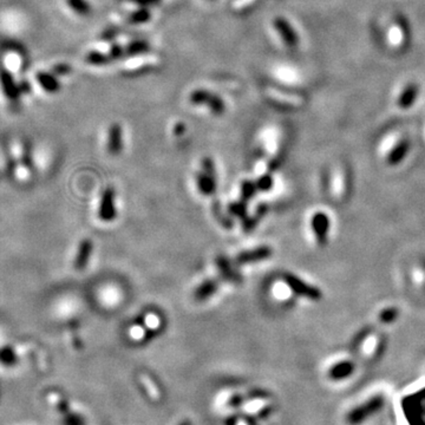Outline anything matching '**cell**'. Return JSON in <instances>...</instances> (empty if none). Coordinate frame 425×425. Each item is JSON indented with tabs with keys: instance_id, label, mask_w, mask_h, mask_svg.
I'll list each match as a JSON object with an SVG mask.
<instances>
[{
	"instance_id": "obj_1",
	"label": "cell",
	"mask_w": 425,
	"mask_h": 425,
	"mask_svg": "<svg viewBox=\"0 0 425 425\" xmlns=\"http://www.w3.org/2000/svg\"><path fill=\"white\" fill-rule=\"evenodd\" d=\"M284 280L287 286L291 288L292 292H294L299 297L311 299V300H319V299L321 298V292L319 288L311 286V285L305 282L303 280L295 276L294 274L285 273Z\"/></svg>"
},
{
	"instance_id": "obj_2",
	"label": "cell",
	"mask_w": 425,
	"mask_h": 425,
	"mask_svg": "<svg viewBox=\"0 0 425 425\" xmlns=\"http://www.w3.org/2000/svg\"><path fill=\"white\" fill-rule=\"evenodd\" d=\"M311 228L313 230L318 244H326L328 239L329 228H331V221H329L328 215L324 211L314 212L312 218H311Z\"/></svg>"
},
{
	"instance_id": "obj_3",
	"label": "cell",
	"mask_w": 425,
	"mask_h": 425,
	"mask_svg": "<svg viewBox=\"0 0 425 425\" xmlns=\"http://www.w3.org/2000/svg\"><path fill=\"white\" fill-rule=\"evenodd\" d=\"M0 86L4 96L11 102L18 101L22 95L19 82L14 79L12 72L9 69H0Z\"/></svg>"
},
{
	"instance_id": "obj_4",
	"label": "cell",
	"mask_w": 425,
	"mask_h": 425,
	"mask_svg": "<svg viewBox=\"0 0 425 425\" xmlns=\"http://www.w3.org/2000/svg\"><path fill=\"white\" fill-rule=\"evenodd\" d=\"M100 219L104 222H110L116 218V207H115V189L106 187L102 193L100 209H98Z\"/></svg>"
},
{
	"instance_id": "obj_5",
	"label": "cell",
	"mask_w": 425,
	"mask_h": 425,
	"mask_svg": "<svg viewBox=\"0 0 425 425\" xmlns=\"http://www.w3.org/2000/svg\"><path fill=\"white\" fill-rule=\"evenodd\" d=\"M273 250L268 246H260V247H256L254 249L245 250V252H241L237 256L238 265H247V264H253L257 263V261H263L266 259H269L272 256Z\"/></svg>"
},
{
	"instance_id": "obj_6",
	"label": "cell",
	"mask_w": 425,
	"mask_h": 425,
	"mask_svg": "<svg viewBox=\"0 0 425 425\" xmlns=\"http://www.w3.org/2000/svg\"><path fill=\"white\" fill-rule=\"evenodd\" d=\"M216 267H218L220 274L222 275V278L227 280L234 285H241L244 279L240 275L237 269H235L233 266H231L230 261L227 259L225 255H218L215 259Z\"/></svg>"
},
{
	"instance_id": "obj_7",
	"label": "cell",
	"mask_w": 425,
	"mask_h": 425,
	"mask_svg": "<svg viewBox=\"0 0 425 425\" xmlns=\"http://www.w3.org/2000/svg\"><path fill=\"white\" fill-rule=\"evenodd\" d=\"M92 249H93V244L90 239H84V240L79 244L77 254H76V257L74 261L75 269H77V271H83V269L88 266L91 254H92Z\"/></svg>"
},
{
	"instance_id": "obj_8",
	"label": "cell",
	"mask_w": 425,
	"mask_h": 425,
	"mask_svg": "<svg viewBox=\"0 0 425 425\" xmlns=\"http://www.w3.org/2000/svg\"><path fill=\"white\" fill-rule=\"evenodd\" d=\"M36 81L40 88L49 93H55L60 89V83L58 79V76L53 74V72L48 71H39L36 74Z\"/></svg>"
},
{
	"instance_id": "obj_9",
	"label": "cell",
	"mask_w": 425,
	"mask_h": 425,
	"mask_svg": "<svg viewBox=\"0 0 425 425\" xmlns=\"http://www.w3.org/2000/svg\"><path fill=\"white\" fill-rule=\"evenodd\" d=\"M123 131L120 124H112L109 129V136H108V151L109 154L120 155L123 148Z\"/></svg>"
},
{
	"instance_id": "obj_10",
	"label": "cell",
	"mask_w": 425,
	"mask_h": 425,
	"mask_svg": "<svg viewBox=\"0 0 425 425\" xmlns=\"http://www.w3.org/2000/svg\"><path fill=\"white\" fill-rule=\"evenodd\" d=\"M267 95H268V97L272 98L273 101L278 102V103L285 104V105L299 106L303 103L302 98L297 96V95L286 93L276 89H267Z\"/></svg>"
},
{
	"instance_id": "obj_11",
	"label": "cell",
	"mask_w": 425,
	"mask_h": 425,
	"mask_svg": "<svg viewBox=\"0 0 425 425\" xmlns=\"http://www.w3.org/2000/svg\"><path fill=\"white\" fill-rule=\"evenodd\" d=\"M219 290V284L214 279H208L200 285L195 290L194 298L197 301H204L211 298Z\"/></svg>"
},
{
	"instance_id": "obj_12",
	"label": "cell",
	"mask_w": 425,
	"mask_h": 425,
	"mask_svg": "<svg viewBox=\"0 0 425 425\" xmlns=\"http://www.w3.org/2000/svg\"><path fill=\"white\" fill-rule=\"evenodd\" d=\"M268 211V206L266 203H261L257 206L256 211L254 212L252 216H247V218L242 220V230L245 233H249L253 229L256 228V226L259 225L261 219L264 218L266 212Z\"/></svg>"
},
{
	"instance_id": "obj_13",
	"label": "cell",
	"mask_w": 425,
	"mask_h": 425,
	"mask_svg": "<svg viewBox=\"0 0 425 425\" xmlns=\"http://www.w3.org/2000/svg\"><path fill=\"white\" fill-rule=\"evenodd\" d=\"M197 189L202 195H212L216 192V180L207 175L206 173L200 172L196 174Z\"/></svg>"
},
{
	"instance_id": "obj_14",
	"label": "cell",
	"mask_w": 425,
	"mask_h": 425,
	"mask_svg": "<svg viewBox=\"0 0 425 425\" xmlns=\"http://www.w3.org/2000/svg\"><path fill=\"white\" fill-rule=\"evenodd\" d=\"M275 26L276 29H278V31L281 33V36L284 37L285 41L288 45H295L297 44V36H295L294 31H292L291 26L287 24L286 21L284 20L281 18H278L275 20Z\"/></svg>"
},
{
	"instance_id": "obj_15",
	"label": "cell",
	"mask_w": 425,
	"mask_h": 425,
	"mask_svg": "<svg viewBox=\"0 0 425 425\" xmlns=\"http://www.w3.org/2000/svg\"><path fill=\"white\" fill-rule=\"evenodd\" d=\"M211 208H212V214H214L216 221H218L225 229H231V227H233V221H231V219L229 218L228 214H225V212L222 211L221 204H220L219 201L215 200L214 202H212Z\"/></svg>"
},
{
	"instance_id": "obj_16",
	"label": "cell",
	"mask_w": 425,
	"mask_h": 425,
	"mask_svg": "<svg viewBox=\"0 0 425 425\" xmlns=\"http://www.w3.org/2000/svg\"><path fill=\"white\" fill-rule=\"evenodd\" d=\"M155 62H156V60H155L153 57H138V58H132L128 60V62L125 63L124 67L125 70L128 71H137L149 65H153Z\"/></svg>"
},
{
	"instance_id": "obj_17",
	"label": "cell",
	"mask_w": 425,
	"mask_h": 425,
	"mask_svg": "<svg viewBox=\"0 0 425 425\" xmlns=\"http://www.w3.org/2000/svg\"><path fill=\"white\" fill-rule=\"evenodd\" d=\"M227 210H228V214L230 216H235V218H239L244 220L247 218V202L245 201H235V202H231L227 207Z\"/></svg>"
},
{
	"instance_id": "obj_18",
	"label": "cell",
	"mask_w": 425,
	"mask_h": 425,
	"mask_svg": "<svg viewBox=\"0 0 425 425\" xmlns=\"http://www.w3.org/2000/svg\"><path fill=\"white\" fill-rule=\"evenodd\" d=\"M256 192H257L256 182L250 181V180L242 181L241 192H240V196L242 201H245V202H249V201L255 196Z\"/></svg>"
},
{
	"instance_id": "obj_19",
	"label": "cell",
	"mask_w": 425,
	"mask_h": 425,
	"mask_svg": "<svg viewBox=\"0 0 425 425\" xmlns=\"http://www.w3.org/2000/svg\"><path fill=\"white\" fill-rule=\"evenodd\" d=\"M66 4L74 12L81 16L88 14L91 11L90 4L86 0H66Z\"/></svg>"
},
{
	"instance_id": "obj_20",
	"label": "cell",
	"mask_w": 425,
	"mask_h": 425,
	"mask_svg": "<svg viewBox=\"0 0 425 425\" xmlns=\"http://www.w3.org/2000/svg\"><path fill=\"white\" fill-rule=\"evenodd\" d=\"M407 151H408V143H402L399 147L396 148L391 155L389 156V162L391 164H397V163H399L402 159L404 158L405 155H407Z\"/></svg>"
},
{
	"instance_id": "obj_21",
	"label": "cell",
	"mask_w": 425,
	"mask_h": 425,
	"mask_svg": "<svg viewBox=\"0 0 425 425\" xmlns=\"http://www.w3.org/2000/svg\"><path fill=\"white\" fill-rule=\"evenodd\" d=\"M274 180L271 176V174H264L256 180V187L259 192H269L273 188Z\"/></svg>"
},
{
	"instance_id": "obj_22",
	"label": "cell",
	"mask_w": 425,
	"mask_h": 425,
	"mask_svg": "<svg viewBox=\"0 0 425 425\" xmlns=\"http://www.w3.org/2000/svg\"><path fill=\"white\" fill-rule=\"evenodd\" d=\"M389 41L393 46H399L403 43V31L398 25H393L389 31Z\"/></svg>"
},
{
	"instance_id": "obj_23",
	"label": "cell",
	"mask_w": 425,
	"mask_h": 425,
	"mask_svg": "<svg viewBox=\"0 0 425 425\" xmlns=\"http://www.w3.org/2000/svg\"><path fill=\"white\" fill-rule=\"evenodd\" d=\"M17 362V357L11 347H4L0 350V363L5 365H12Z\"/></svg>"
},
{
	"instance_id": "obj_24",
	"label": "cell",
	"mask_w": 425,
	"mask_h": 425,
	"mask_svg": "<svg viewBox=\"0 0 425 425\" xmlns=\"http://www.w3.org/2000/svg\"><path fill=\"white\" fill-rule=\"evenodd\" d=\"M207 105L211 109V111L216 113V115H221V113L225 111V104H223L222 100L218 96H214L211 93L209 101L207 102Z\"/></svg>"
},
{
	"instance_id": "obj_25",
	"label": "cell",
	"mask_w": 425,
	"mask_h": 425,
	"mask_svg": "<svg viewBox=\"0 0 425 425\" xmlns=\"http://www.w3.org/2000/svg\"><path fill=\"white\" fill-rule=\"evenodd\" d=\"M210 96L211 93L208 92L206 90H195L194 92L192 93L191 101L195 104H207Z\"/></svg>"
},
{
	"instance_id": "obj_26",
	"label": "cell",
	"mask_w": 425,
	"mask_h": 425,
	"mask_svg": "<svg viewBox=\"0 0 425 425\" xmlns=\"http://www.w3.org/2000/svg\"><path fill=\"white\" fill-rule=\"evenodd\" d=\"M397 316H398V313L394 309H385L384 311H382L379 318H381V320L383 322H385V324H390V322H393L394 320H396Z\"/></svg>"
},
{
	"instance_id": "obj_27",
	"label": "cell",
	"mask_w": 425,
	"mask_h": 425,
	"mask_svg": "<svg viewBox=\"0 0 425 425\" xmlns=\"http://www.w3.org/2000/svg\"><path fill=\"white\" fill-rule=\"evenodd\" d=\"M416 91L417 89L415 88V86H410V88L408 89V91L404 95V97L402 98V106H403V108L411 104V102L413 101V98H415L416 96Z\"/></svg>"
},
{
	"instance_id": "obj_28",
	"label": "cell",
	"mask_w": 425,
	"mask_h": 425,
	"mask_svg": "<svg viewBox=\"0 0 425 425\" xmlns=\"http://www.w3.org/2000/svg\"><path fill=\"white\" fill-rule=\"evenodd\" d=\"M70 71V67H69V65H56L55 67H53V70H52V72L55 75H57V76H60V75H65V74H67V72Z\"/></svg>"
},
{
	"instance_id": "obj_29",
	"label": "cell",
	"mask_w": 425,
	"mask_h": 425,
	"mask_svg": "<svg viewBox=\"0 0 425 425\" xmlns=\"http://www.w3.org/2000/svg\"><path fill=\"white\" fill-rule=\"evenodd\" d=\"M158 329L157 328H153V329H148V331L144 333V340H150L151 338H154L155 336L158 335Z\"/></svg>"
},
{
	"instance_id": "obj_30",
	"label": "cell",
	"mask_w": 425,
	"mask_h": 425,
	"mask_svg": "<svg viewBox=\"0 0 425 425\" xmlns=\"http://www.w3.org/2000/svg\"><path fill=\"white\" fill-rule=\"evenodd\" d=\"M254 0H239L238 4H235V6L238 7V9H242V7L245 6H248L249 4H252Z\"/></svg>"
},
{
	"instance_id": "obj_31",
	"label": "cell",
	"mask_w": 425,
	"mask_h": 425,
	"mask_svg": "<svg viewBox=\"0 0 425 425\" xmlns=\"http://www.w3.org/2000/svg\"><path fill=\"white\" fill-rule=\"evenodd\" d=\"M183 131H184V125L182 124V123H178L176 127H175V134L178 136V135H182L183 134Z\"/></svg>"
},
{
	"instance_id": "obj_32",
	"label": "cell",
	"mask_w": 425,
	"mask_h": 425,
	"mask_svg": "<svg viewBox=\"0 0 425 425\" xmlns=\"http://www.w3.org/2000/svg\"><path fill=\"white\" fill-rule=\"evenodd\" d=\"M144 319H146V317L144 316H139L137 319H136L135 320V322L134 324L135 325H139V326H143L144 325Z\"/></svg>"
}]
</instances>
